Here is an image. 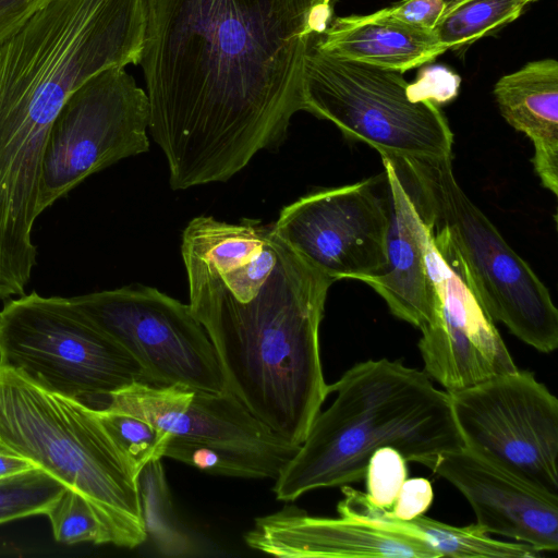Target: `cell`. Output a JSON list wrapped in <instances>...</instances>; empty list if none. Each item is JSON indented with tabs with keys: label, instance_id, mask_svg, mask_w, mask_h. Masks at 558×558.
I'll return each mask as SVG.
<instances>
[{
	"label": "cell",
	"instance_id": "cell-1",
	"mask_svg": "<svg viewBox=\"0 0 558 558\" xmlns=\"http://www.w3.org/2000/svg\"><path fill=\"white\" fill-rule=\"evenodd\" d=\"M337 2L146 0L148 130L173 190L227 181L283 141Z\"/></svg>",
	"mask_w": 558,
	"mask_h": 558
},
{
	"label": "cell",
	"instance_id": "cell-2",
	"mask_svg": "<svg viewBox=\"0 0 558 558\" xmlns=\"http://www.w3.org/2000/svg\"><path fill=\"white\" fill-rule=\"evenodd\" d=\"M181 253L189 306L209 337L226 387L300 446L329 392L319 326L335 282L302 259L274 223L192 219Z\"/></svg>",
	"mask_w": 558,
	"mask_h": 558
},
{
	"label": "cell",
	"instance_id": "cell-3",
	"mask_svg": "<svg viewBox=\"0 0 558 558\" xmlns=\"http://www.w3.org/2000/svg\"><path fill=\"white\" fill-rule=\"evenodd\" d=\"M329 392H336L335 401L318 413L276 478L278 500L361 481L378 448H395L407 462L418 463L464 446L449 393L400 360L360 362L329 385Z\"/></svg>",
	"mask_w": 558,
	"mask_h": 558
},
{
	"label": "cell",
	"instance_id": "cell-4",
	"mask_svg": "<svg viewBox=\"0 0 558 558\" xmlns=\"http://www.w3.org/2000/svg\"><path fill=\"white\" fill-rule=\"evenodd\" d=\"M0 449L80 493L96 512L109 544L133 549L147 539L140 472L96 409L0 366Z\"/></svg>",
	"mask_w": 558,
	"mask_h": 558
},
{
	"label": "cell",
	"instance_id": "cell-5",
	"mask_svg": "<svg viewBox=\"0 0 558 558\" xmlns=\"http://www.w3.org/2000/svg\"><path fill=\"white\" fill-rule=\"evenodd\" d=\"M386 158L424 222L449 242L493 319L535 350L555 351L558 310L548 289L466 196L452 158Z\"/></svg>",
	"mask_w": 558,
	"mask_h": 558
},
{
	"label": "cell",
	"instance_id": "cell-6",
	"mask_svg": "<svg viewBox=\"0 0 558 558\" xmlns=\"http://www.w3.org/2000/svg\"><path fill=\"white\" fill-rule=\"evenodd\" d=\"M0 366L93 409L133 383L150 384L132 355L72 298L43 296L35 291L4 301Z\"/></svg>",
	"mask_w": 558,
	"mask_h": 558
},
{
	"label": "cell",
	"instance_id": "cell-7",
	"mask_svg": "<svg viewBox=\"0 0 558 558\" xmlns=\"http://www.w3.org/2000/svg\"><path fill=\"white\" fill-rule=\"evenodd\" d=\"M403 73L313 48L305 58L302 110L390 158H452L453 133L439 106L413 101Z\"/></svg>",
	"mask_w": 558,
	"mask_h": 558
},
{
	"label": "cell",
	"instance_id": "cell-8",
	"mask_svg": "<svg viewBox=\"0 0 558 558\" xmlns=\"http://www.w3.org/2000/svg\"><path fill=\"white\" fill-rule=\"evenodd\" d=\"M147 94L123 66L92 76L50 129L39 183L40 214L93 173L149 149Z\"/></svg>",
	"mask_w": 558,
	"mask_h": 558
},
{
	"label": "cell",
	"instance_id": "cell-9",
	"mask_svg": "<svg viewBox=\"0 0 558 558\" xmlns=\"http://www.w3.org/2000/svg\"><path fill=\"white\" fill-rule=\"evenodd\" d=\"M72 300L132 355L151 385L227 389L215 348L189 304L140 283Z\"/></svg>",
	"mask_w": 558,
	"mask_h": 558
},
{
	"label": "cell",
	"instance_id": "cell-10",
	"mask_svg": "<svg viewBox=\"0 0 558 558\" xmlns=\"http://www.w3.org/2000/svg\"><path fill=\"white\" fill-rule=\"evenodd\" d=\"M447 392L466 448L558 495V400L533 373L517 369Z\"/></svg>",
	"mask_w": 558,
	"mask_h": 558
},
{
	"label": "cell",
	"instance_id": "cell-11",
	"mask_svg": "<svg viewBox=\"0 0 558 558\" xmlns=\"http://www.w3.org/2000/svg\"><path fill=\"white\" fill-rule=\"evenodd\" d=\"M425 225V259L434 295L430 316L420 328L423 371L446 391L517 371L495 320L449 242Z\"/></svg>",
	"mask_w": 558,
	"mask_h": 558
},
{
	"label": "cell",
	"instance_id": "cell-12",
	"mask_svg": "<svg viewBox=\"0 0 558 558\" xmlns=\"http://www.w3.org/2000/svg\"><path fill=\"white\" fill-rule=\"evenodd\" d=\"M376 180L307 194L281 209L277 234L302 259L333 281H362L387 266L389 204Z\"/></svg>",
	"mask_w": 558,
	"mask_h": 558
},
{
	"label": "cell",
	"instance_id": "cell-13",
	"mask_svg": "<svg viewBox=\"0 0 558 558\" xmlns=\"http://www.w3.org/2000/svg\"><path fill=\"white\" fill-rule=\"evenodd\" d=\"M100 409L137 416L170 437L234 447L287 463L300 447L256 418L228 389L210 392L137 381L109 395Z\"/></svg>",
	"mask_w": 558,
	"mask_h": 558
},
{
	"label": "cell",
	"instance_id": "cell-14",
	"mask_svg": "<svg viewBox=\"0 0 558 558\" xmlns=\"http://www.w3.org/2000/svg\"><path fill=\"white\" fill-rule=\"evenodd\" d=\"M420 464L452 484L487 533L541 551L558 549V495L542 490L465 446L422 459Z\"/></svg>",
	"mask_w": 558,
	"mask_h": 558
},
{
	"label": "cell",
	"instance_id": "cell-15",
	"mask_svg": "<svg viewBox=\"0 0 558 558\" xmlns=\"http://www.w3.org/2000/svg\"><path fill=\"white\" fill-rule=\"evenodd\" d=\"M244 539L251 548L278 557L439 558L414 536L343 515L312 517L295 507L257 518Z\"/></svg>",
	"mask_w": 558,
	"mask_h": 558
},
{
	"label": "cell",
	"instance_id": "cell-16",
	"mask_svg": "<svg viewBox=\"0 0 558 558\" xmlns=\"http://www.w3.org/2000/svg\"><path fill=\"white\" fill-rule=\"evenodd\" d=\"M381 160L389 192L387 266L362 282L385 300L396 317L421 328L430 316L434 295L425 259L426 225L391 161Z\"/></svg>",
	"mask_w": 558,
	"mask_h": 558
},
{
	"label": "cell",
	"instance_id": "cell-17",
	"mask_svg": "<svg viewBox=\"0 0 558 558\" xmlns=\"http://www.w3.org/2000/svg\"><path fill=\"white\" fill-rule=\"evenodd\" d=\"M494 96L504 119L530 138L532 163L543 186L558 194V62L530 61L501 76Z\"/></svg>",
	"mask_w": 558,
	"mask_h": 558
},
{
	"label": "cell",
	"instance_id": "cell-18",
	"mask_svg": "<svg viewBox=\"0 0 558 558\" xmlns=\"http://www.w3.org/2000/svg\"><path fill=\"white\" fill-rule=\"evenodd\" d=\"M315 48L338 58L402 73L447 51L434 31L402 23L381 9L365 15L333 17Z\"/></svg>",
	"mask_w": 558,
	"mask_h": 558
},
{
	"label": "cell",
	"instance_id": "cell-19",
	"mask_svg": "<svg viewBox=\"0 0 558 558\" xmlns=\"http://www.w3.org/2000/svg\"><path fill=\"white\" fill-rule=\"evenodd\" d=\"M340 515L361 520L397 533L414 536L430 546L440 557L454 558H539L543 551L520 542L498 541L476 523L453 526L425 515L411 520L396 518L389 509L374 505L365 493L342 486Z\"/></svg>",
	"mask_w": 558,
	"mask_h": 558
},
{
	"label": "cell",
	"instance_id": "cell-20",
	"mask_svg": "<svg viewBox=\"0 0 558 558\" xmlns=\"http://www.w3.org/2000/svg\"><path fill=\"white\" fill-rule=\"evenodd\" d=\"M537 0H445L434 33L448 49H461L515 21Z\"/></svg>",
	"mask_w": 558,
	"mask_h": 558
},
{
	"label": "cell",
	"instance_id": "cell-21",
	"mask_svg": "<svg viewBox=\"0 0 558 558\" xmlns=\"http://www.w3.org/2000/svg\"><path fill=\"white\" fill-rule=\"evenodd\" d=\"M137 485L146 533L158 551L167 557L193 555L195 545L173 510L161 459L143 466Z\"/></svg>",
	"mask_w": 558,
	"mask_h": 558
},
{
	"label": "cell",
	"instance_id": "cell-22",
	"mask_svg": "<svg viewBox=\"0 0 558 558\" xmlns=\"http://www.w3.org/2000/svg\"><path fill=\"white\" fill-rule=\"evenodd\" d=\"M163 457L174 459L210 474L276 480L287 462L256 452L170 437Z\"/></svg>",
	"mask_w": 558,
	"mask_h": 558
},
{
	"label": "cell",
	"instance_id": "cell-23",
	"mask_svg": "<svg viewBox=\"0 0 558 558\" xmlns=\"http://www.w3.org/2000/svg\"><path fill=\"white\" fill-rule=\"evenodd\" d=\"M65 489L64 484L40 468L0 478V524L46 514Z\"/></svg>",
	"mask_w": 558,
	"mask_h": 558
},
{
	"label": "cell",
	"instance_id": "cell-24",
	"mask_svg": "<svg viewBox=\"0 0 558 558\" xmlns=\"http://www.w3.org/2000/svg\"><path fill=\"white\" fill-rule=\"evenodd\" d=\"M96 410L108 433L138 472L148 462L163 457L170 439L167 432L128 413Z\"/></svg>",
	"mask_w": 558,
	"mask_h": 558
},
{
	"label": "cell",
	"instance_id": "cell-25",
	"mask_svg": "<svg viewBox=\"0 0 558 558\" xmlns=\"http://www.w3.org/2000/svg\"><path fill=\"white\" fill-rule=\"evenodd\" d=\"M57 542L109 544L108 535L90 504L66 488L46 512Z\"/></svg>",
	"mask_w": 558,
	"mask_h": 558
},
{
	"label": "cell",
	"instance_id": "cell-26",
	"mask_svg": "<svg viewBox=\"0 0 558 558\" xmlns=\"http://www.w3.org/2000/svg\"><path fill=\"white\" fill-rule=\"evenodd\" d=\"M407 476L403 456L391 447L378 448L371 456L365 474L368 499L378 507L391 509Z\"/></svg>",
	"mask_w": 558,
	"mask_h": 558
},
{
	"label": "cell",
	"instance_id": "cell-27",
	"mask_svg": "<svg viewBox=\"0 0 558 558\" xmlns=\"http://www.w3.org/2000/svg\"><path fill=\"white\" fill-rule=\"evenodd\" d=\"M461 78L442 65L422 69L416 80L408 85L413 101H430L437 106L451 101L458 94Z\"/></svg>",
	"mask_w": 558,
	"mask_h": 558
},
{
	"label": "cell",
	"instance_id": "cell-28",
	"mask_svg": "<svg viewBox=\"0 0 558 558\" xmlns=\"http://www.w3.org/2000/svg\"><path fill=\"white\" fill-rule=\"evenodd\" d=\"M433 498V487L427 478H407L389 510L400 520H411L424 514L432 505Z\"/></svg>",
	"mask_w": 558,
	"mask_h": 558
},
{
	"label": "cell",
	"instance_id": "cell-29",
	"mask_svg": "<svg viewBox=\"0 0 558 558\" xmlns=\"http://www.w3.org/2000/svg\"><path fill=\"white\" fill-rule=\"evenodd\" d=\"M444 7L445 0H401L381 10L402 23L433 31Z\"/></svg>",
	"mask_w": 558,
	"mask_h": 558
},
{
	"label": "cell",
	"instance_id": "cell-30",
	"mask_svg": "<svg viewBox=\"0 0 558 558\" xmlns=\"http://www.w3.org/2000/svg\"><path fill=\"white\" fill-rule=\"evenodd\" d=\"M49 0H0V41Z\"/></svg>",
	"mask_w": 558,
	"mask_h": 558
},
{
	"label": "cell",
	"instance_id": "cell-31",
	"mask_svg": "<svg viewBox=\"0 0 558 558\" xmlns=\"http://www.w3.org/2000/svg\"><path fill=\"white\" fill-rule=\"evenodd\" d=\"M36 468L28 460L0 449V478Z\"/></svg>",
	"mask_w": 558,
	"mask_h": 558
}]
</instances>
